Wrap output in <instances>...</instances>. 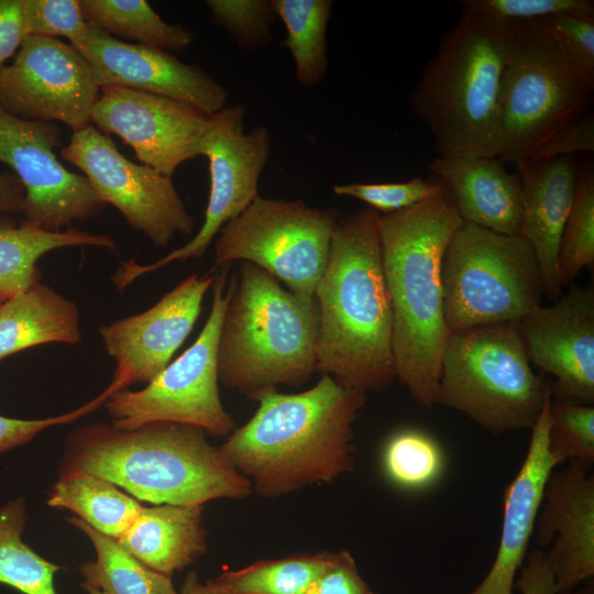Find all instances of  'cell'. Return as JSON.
<instances>
[{"label":"cell","instance_id":"1","mask_svg":"<svg viewBox=\"0 0 594 594\" xmlns=\"http://www.w3.org/2000/svg\"><path fill=\"white\" fill-rule=\"evenodd\" d=\"M255 402V414L218 447L250 481L253 493L277 498L353 471V426L366 403L365 392L322 375L307 391L273 389Z\"/></svg>","mask_w":594,"mask_h":594},{"label":"cell","instance_id":"2","mask_svg":"<svg viewBox=\"0 0 594 594\" xmlns=\"http://www.w3.org/2000/svg\"><path fill=\"white\" fill-rule=\"evenodd\" d=\"M314 297L317 372L365 393L387 388L395 378L393 318L375 210L339 216Z\"/></svg>","mask_w":594,"mask_h":594},{"label":"cell","instance_id":"3","mask_svg":"<svg viewBox=\"0 0 594 594\" xmlns=\"http://www.w3.org/2000/svg\"><path fill=\"white\" fill-rule=\"evenodd\" d=\"M462 222L443 187L415 206L389 215L378 213L382 263L393 318L395 378L426 408L436 405L441 360L450 337L441 264Z\"/></svg>","mask_w":594,"mask_h":594},{"label":"cell","instance_id":"4","mask_svg":"<svg viewBox=\"0 0 594 594\" xmlns=\"http://www.w3.org/2000/svg\"><path fill=\"white\" fill-rule=\"evenodd\" d=\"M63 470H81L154 505H204L244 499L250 481L209 443L197 427L153 422L123 430L107 424L75 429L67 438Z\"/></svg>","mask_w":594,"mask_h":594},{"label":"cell","instance_id":"5","mask_svg":"<svg viewBox=\"0 0 594 594\" xmlns=\"http://www.w3.org/2000/svg\"><path fill=\"white\" fill-rule=\"evenodd\" d=\"M510 23L462 10L410 95L437 156L496 157L499 97Z\"/></svg>","mask_w":594,"mask_h":594},{"label":"cell","instance_id":"6","mask_svg":"<svg viewBox=\"0 0 594 594\" xmlns=\"http://www.w3.org/2000/svg\"><path fill=\"white\" fill-rule=\"evenodd\" d=\"M230 284L218 344L219 382L254 402L279 385L307 383L317 372L316 301L296 296L249 262Z\"/></svg>","mask_w":594,"mask_h":594},{"label":"cell","instance_id":"7","mask_svg":"<svg viewBox=\"0 0 594 594\" xmlns=\"http://www.w3.org/2000/svg\"><path fill=\"white\" fill-rule=\"evenodd\" d=\"M550 398V384L535 373L517 322L450 334L436 404L464 414L492 435H503L531 430Z\"/></svg>","mask_w":594,"mask_h":594},{"label":"cell","instance_id":"8","mask_svg":"<svg viewBox=\"0 0 594 594\" xmlns=\"http://www.w3.org/2000/svg\"><path fill=\"white\" fill-rule=\"evenodd\" d=\"M510 28L496 157L517 167L556 132L590 112L594 87L572 67L546 21Z\"/></svg>","mask_w":594,"mask_h":594},{"label":"cell","instance_id":"9","mask_svg":"<svg viewBox=\"0 0 594 594\" xmlns=\"http://www.w3.org/2000/svg\"><path fill=\"white\" fill-rule=\"evenodd\" d=\"M444 318L451 333L519 322L541 305L543 282L530 244L519 234L462 222L442 258Z\"/></svg>","mask_w":594,"mask_h":594},{"label":"cell","instance_id":"10","mask_svg":"<svg viewBox=\"0 0 594 594\" xmlns=\"http://www.w3.org/2000/svg\"><path fill=\"white\" fill-rule=\"evenodd\" d=\"M229 266L215 275L209 317L195 342L138 391L121 389L105 403L111 425L130 430L153 422L194 426L221 437L235 428L219 392L218 344L231 295Z\"/></svg>","mask_w":594,"mask_h":594},{"label":"cell","instance_id":"11","mask_svg":"<svg viewBox=\"0 0 594 594\" xmlns=\"http://www.w3.org/2000/svg\"><path fill=\"white\" fill-rule=\"evenodd\" d=\"M339 216L337 208L257 196L220 230L215 266H229L234 261L252 263L282 280L296 296L315 300Z\"/></svg>","mask_w":594,"mask_h":594},{"label":"cell","instance_id":"12","mask_svg":"<svg viewBox=\"0 0 594 594\" xmlns=\"http://www.w3.org/2000/svg\"><path fill=\"white\" fill-rule=\"evenodd\" d=\"M245 109L227 106L209 116L198 154L209 162L210 191L205 220L196 235L151 264L123 262L112 277L118 290L142 275L175 261L200 258L220 230L258 196V182L271 157L268 129L256 125L244 132Z\"/></svg>","mask_w":594,"mask_h":594},{"label":"cell","instance_id":"13","mask_svg":"<svg viewBox=\"0 0 594 594\" xmlns=\"http://www.w3.org/2000/svg\"><path fill=\"white\" fill-rule=\"evenodd\" d=\"M59 154L82 172L106 205H112L154 245L165 248L176 234L193 233L195 221L172 177L128 160L110 135L94 125L74 132Z\"/></svg>","mask_w":594,"mask_h":594},{"label":"cell","instance_id":"14","mask_svg":"<svg viewBox=\"0 0 594 594\" xmlns=\"http://www.w3.org/2000/svg\"><path fill=\"white\" fill-rule=\"evenodd\" d=\"M61 145L56 123L25 120L0 107V162L24 187L25 226L58 232L74 221L98 217L106 207L84 175L58 161L54 148Z\"/></svg>","mask_w":594,"mask_h":594},{"label":"cell","instance_id":"15","mask_svg":"<svg viewBox=\"0 0 594 594\" xmlns=\"http://www.w3.org/2000/svg\"><path fill=\"white\" fill-rule=\"evenodd\" d=\"M100 96L94 70L72 44L28 35L0 72V107L25 120L59 121L74 132L90 125Z\"/></svg>","mask_w":594,"mask_h":594},{"label":"cell","instance_id":"16","mask_svg":"<svg viewBox=\"0 0 594 594\" xmlns=\"http://www.w3.org/2000/svg\"><path fill=\"white\" fill-rule=\"evenodd\" d=\"M209 116L183 102L118 86L100 88L90 124L119 136L141 164L172 177L198 156Z\"/></svg>","mask_w":594,"mask_h":594},{"label":"cell","instance_id":"17","mask_svg":"<svg viewBox=\"0 0 594 594\" xmlns=\"http://www.w3.org/2000/svg\"><path fill=\"white\" fill-rule=\"evenodd\" d=\"M215 276L193 274L147 310L99 328L109 356L116 361L109 397L134 383H150L169 363L193 330Z\"/></svg>","mask_w":594,"mask_h":594},{"label":"cell","instance_id":"18","mask_svg":"<svg viewBox=\"0 0 594 594\" xmlns=\"http://www.w3.org/2000/svg\"><path fill=\"white\" fill-rule=\"evenodd\" d=\"M531 365L554 377L551 398L594 404V289L572 285L517 322Z\"/></svg>","mask_w":594,"mask_h":594},{"label":"cell","instance_id":"19","mask_svg":"<svg viewBox=\"0 0 594 594\" xmlns=\"http://www.w3.org/2000/svg\"><path fill=\"white\" fill-rule=\"evenodd\" d=\"M76 48L91 66L99 87L118 86L189 105L208 116L227 107L228 90L197 65L172 53L118 40L92 28Z\"/></svg>","mask_w":594,"mask_h":594},{"label":"cell","instance_id":"20","mask_svg":"<svg viewBox=\"0 0 594 594\" xmlns=\"http://www.w3.org/2000/svg\"><path fill=\"white\" fill-rule=\"evenodd\" d=\"M543 552L556 594H570L594 578V475L572 461L544 485L532 537Z\"/></svg>","mask_w":594,"mask_h":594},{"label":"cell","instance_id":"21","mask_svg":"<svg viewBox=\"0 0 594 594\" xmlns=\"http://www.w3.org/2000/svg\"><path fill=\"white\" fill-rule=\"evenodd\" d=\"M549 403L532 427L525 459L504 491L503 521L493 563L466 594H513L528 553L542 492L556 463L548 450Z\"/></svg>","mask_w":594,"mask_h":594},{"label":"cell","instance_id":"22","mask_svg":"<svg viewBox=\"0 0 594 594\" xmlns=\"http://www.w3.org/2000/svg\"><path fill=\"white\" fill-rule=\"evenodd\" d=\"M578 167L573 156L525 162L516 167L521 184L519 235L532 248L541 270L543 295L552 301L563 294L558 253L574 200Z\"/></svg>","mask_w":594,"mask_h":594},{"label":"cell","instance_id":"23","mask_svg":"<svg viewBox=\"0 0 594 594\" xmlns=\"http://www.w3.org/2000/svg\"><path fill=\"white\" fill-rule=\"evenodd\" d=\"M429 168L463 222L519 234L521 184L516 170L509 172L497 157L484 156H436Z\"/></svg>","mask_w":594,"mask_h":594},{"label":"cell","instance_id":"24","mask_svg":"<svg viewBox=\"0 0 594 594\" xmlns=\"http://www.w3.org/2000/svg\"><path fill=\"white\" fill-rule=\"evenodd\" d=\"M202 514L204 505L143 506L117 540L151 569L172 576L207 550Z\"/></svg>","mask_w":594,"mask_h":594},{"label":"cell","instance_id":"25","mask_svg":"<svg viewBox=\"0 0 594 594\" xmlns=\"http://www.w3.org/2000/svg\"><path fill=\"white\" fill-rule=\"evenodd\" d=\"M80 339L77 305L41 280L0 304V361L35 345Z\"/></svg>","mask_w":594,"mask_h":594},{"label":"cell","instance_id":"26","mask_svg":"<svg viewBox=\"0 0 594 594\" xmlns=\"http://www.w3.org/2000/svg\"><path fill=\"white\" fill-rule=\"evenodd\" d=\"M46 503L72 510L95 530L116 539L124 534L143 507L112 482L81 470H63Z\"/></svg>","mask_w":594,"mask_h":594},{"label":"cell","instance_id":"27","mask_svg":"<svg viewBox=\"0 0 594 594\" xmlns=\"http://www.w3.org/2000/svg\"><path fill=\"white\" fill-rule=\"evenodd\" d=\"M116 249L112 238L69 227L50 232L21 223L0 226V300L3 301L41 280L36 262L46 253L69 246Z\"/></svg>","mask_w":594,"mask_h":594},{"label":"cell","instance_id":"28","mask_svg":"<svg viewBox=\"0 0 594 594\" xmlns=\"http://www.w3.org/2000/svg\"><path fill=\"white\" fill-rule=\"evenodd\" d=\"M67 521L87 536L97 559L79 566L84 576L81 586L107 594H177L172 576L157 572L128 552L116 538L106 536L80 518Z\"/></svg>","mask_w":594,"mask_h":594},{"label":"cell","instance_id":"29","mask_svg":"<svg viewBox=\"0 0 594 594\" xmlns=\"http://www.w3.org/2000/svg\"><path fill=\"white\" fill-rule=\"evenodd\" d=\"M86 22L107 34L169 53L186 48L190 30L165 22L145 0H79Z\"/></svg>","mask_w":594,"mask_h":594},{"label":"cell","instance_id":"30","mask_svg":"<svg viewBox=\"0 0 594 594\" xmlns=\"http://www.w3.org/2000/svg\"><path fill=\"white\" fill-rule=\"evenodd\" d=\"M286 29L284 46L290 53L295 76L304 87L321 82L328 69L327 25L331 0H272Z\"/></svg>","mask_w":594,"mask_h":594},{"label":"cell","instance_id":"31","mask_svg":"<svg viewBox=\"0 0 594 594\" xmlns=\"http://www.w3.org/2000/svg\"><path fill=\"white\" fill-rule=\"evenodd\" d=\"M334 552L294 554L223 572L211 582L217 594H304L330 564Z\"/></svg>","mask_w":594,"mask_h":594},{"label":"cell","instance_id":"32","mask_svg":"<svg viewBox=\"0 0 594 594\" xmlns=\"http://www.w3.org/2000/svg\"><path fill=\"white\" fill-rule=\"evenodd\" d=\"M25 524L23 498L0 507V584L22 594H57L54 576L63 568L41 557L22 540Z\"/></svg>","mask_w":594,"mask_h":594},{"label":"cell","instance_id":"33","mask_svg":"<svg viewBox=\"0 0 594 594\" xmlns=\"http://www.w3.org/2000/svg\"><path fill=\"white\" fill-rule=\"evenodd\" d=\"M382 468L387 480L407 492H421L442 476L446 458L439 442L419 429L395 432L382 452Z\"/></svg>","mask_w":594,"mask_h":594},{"label":"cell","instance_id":"34","mask_svg":"<svg viewBox=\"0 0 594 594\" xmlns=\"http://www.w3.org/2000/svg\"><path fill=\"white\" fill-rule=\"evenodd\" d=\"M594 263V165L585 155L578 167L573 205L566 219L558 253L562 286L571 285L584 267Z\"/></svg>","mask_w":594,"mask_h":594},{"label":"cell","instance_id":"35","mask_svg":"<svg viewBox=\"0 0 594 594\" xmlns=\"http://www.w3.org/2000/svg\"><path fill=\"white\" fill-rule=\"evenodd\" d=\"M548 450L556 465L594 463V406L551 398Z\"/></svg>","mask_w":594,"mask_h":594},{"label":"cell","instance_id":"36","mask_svg":"<svg viewBox=\"0 0 594 594\" xmlns=\"http://www.w3.org/2000/svg\"><path fill=\"white\" fill-rule=\"evenodd\" d=\"M205 3L212 21L242 50L255 51L273 41L276 14L272 0H207Z\"/></svg>","mask_w":594,"mask_h":594},{"label":"cell","instance_id":"37","mask_svg":"<svg viewBox=\"0 0 594 594\" xmlns=\"http://www.w3.org/2000/svg\"><path fill=\"white\" fill-rule=\"evenodd\" d=\"M441 189V184L433 176L416 177L406 182L350 183L332 187L336 195L361 200L380 215H389L415 206L433 197Z\"/></svg>","mask_w":594,"mask_h":594},{"label":"cell","instance_id":"38","mask_svg":"<svg viewBox=\"0 0 594 594\" xmlns=\"http://www.w3.org/2000/svg\"><path fill=\"white\" fill-rule=\"evenodd\" d=\"M462 10L505 22L544 21L559 15L594 19L592 0H464Z\"/></svg>","mask_w":594,"mask_h":594},{"label":"cell","instance_id":"39","mask_svg":"<svg viewBox=\"0 0 594 594\" xmlns=\"http://www.w3.org/2000/svg\"><path fill=\"white\" fill-rule=\"evenodd\" d=\"M23 12L28 35L63 36L74 47L94 30L84 19L79 0H23Z\"/></svg>","mask_w":594,"mask_h":594},{"label":"cell","instance_id":"40","mask_svg":"<svg viewBox=\"0 0 594 594\" xmlns=\"http://www.w3.org/2000/svg\"><path fill=\"white\" fill-rule=\"evenodd\" d=\"M544 21L572 67L594 87V19L559 15Z\"/></svg>","mask_w":594,"mask_h":594},{"label":"cell","instance_id":"41","mask_svg":"<svg viewBox=\"0 0 594 594\" xmlns=\"http://www.w3.org/2000/svg\"><path fill=\"white\" fill-rule=\"evenodd\" d=\"M594 152V114L592 111L559 130L540 144L525 162H539ZM524 162V163H525ZM522 164V163H521Z\"/></svg>","mask_w":594,"mask_h":594},{"label":"cell","instance_id":"42","mask_svg":"<svg viewBox=\"0 0 594 594\" xmlns=\"http://www.w3.org/2000/svg\"><path fill=\"white\" fill-rule=\"evenodd\" d=\"M105 402V397L99 394L73 411L43 419H18L0 416V453L25 444L46 428L73 422L94 411Z\"/></svg>","mask_w":594,"mask_h":594},{"label":"cell","instance_id":"43","mask_svg":"<svg viewBox=\"0 0 594 594\" xmlns=\"http://www.w3.org/2000/svg\"><path fill=\"white\" fill-rule=\"evenodd\" d=\"M304 594H377L361 576L352 554L345 550L334 552L326 570Z\"/></svg>","mask_w":594,"mask_h":594},{"label":"cell","instance_id":"44","mask_svg":"<svg viewBox=\"0 0 594 594\" xmlns=\"http://www.w3.org/2000/svg\"><path fill=\"white\" fill-rule=\"evenodd\" d=\"M26 36L23 0H0V72Z\"/></svg>","mask_w":594,"mask_h":594},{"label":"cell","instance_id":"45","mask_svg":"<svg viewBox=\"0 0 594 594\" xmlns=\"http://www.w3.org/2000/svg\"><path fill=\"white\" fill-rule=\"evenodd\" d=\"M515 588L521 594H556L552 575L541 550L528 551Z\"/></svg>","mask_w":594,"mask_h":594},{"label":"cell","instance_id":"46","mask_svg":"<svg viewBox=\"0 0 594 594\" xmlns=\"http://www.w3.org/2000/svg\"><path fill=\"white\" fill-rule=\"evenodd\" d=\"M25 191L13 173H0V212H21Z\"/></svg>","mask_w":594,"mask_h":594},{"label":"cell","instance_id":"47","mask_svg":"<svg viewBox=\"0 0 594 594\" xmlns=\"http://www.w3.org/2000/svg\"><path fill=\"white\" fill-rule=\"evenodd\" d=\"M180 594H217L210 580L200 583L196 572H189L182 585Z\"/></svg>","mask_w":594,"mask_h":594},{"label":"cell","instance_id":"48","mask_svg":"<svg viewBox=\"0 0 594 594\" xmlns=\"http://www.w3.org/2000/svg\"><path fill=\"white\" fill-rule=\"evenodd\" d=\"M570 594H594V580H588Z\"/></svg>","mask_w":594,"mask_h":594},{"label":"cell","instance_id":"49","mask_svg":"<svg viewBox=\"0 0 594 594\" xmlns=\"http://www.w3.org/2000/svg\"><path fill=\"white\" fill-rule=\"evenodd\" d=\"M87 591L88 594H107L100 590H97V588H91V587H87L85 588Z\"/></svg>","mask_w":594,"mask_h":594},{"label":"cell","instance_id":"50","mask_svg":"<svg viewBox=\"0 0 594 594\" xmlns=\"http://www.w3.org/2000/svg\"><path fill=\"white\" fill-rule=\"evenodd\" d=\"M0 304H1V300H0Z\"/></svg>","mask_w":594,"mask_h":594}]
</instances>
